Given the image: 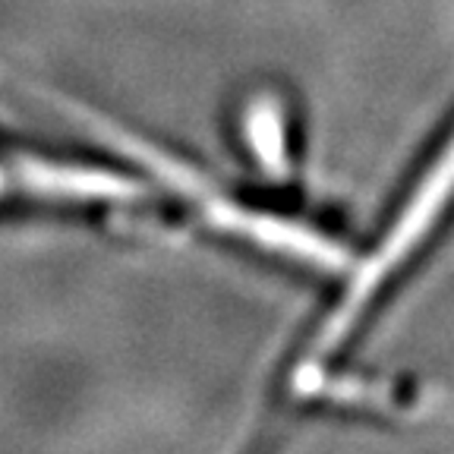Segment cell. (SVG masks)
Here are the masks:
<instances>
[{
  "instance_id": "obj_1",
  "label": "cell",
  "mask_w": 454,
  "mask_h": 454,
  "mask_svg": "<svg viewBox=\"0 0 454 454\" xmlns=\"http://www.w3.org/2000/svg\"><path fill=\"white\" fill-rule=\"evenodd\" d=\"M454 215V123L426 155L385 221L382 234L363 255H354L340 275V287L312 322L306 340L294 354L291 382L312 369H325L350 340L360 338L366 322L385 306V300L407 281L426 249L442 237Z\"/></svg>"
},
{
  "instance_id": "obj_2",
  "label": "cell",
  "mask_w": 454,
  "mask_h": 454,
  "mask_svg": "<svg viewBox=\"0 0 454 454\" xmlns=\"http://www.w3.org/2000/svg\"><path fill=\"white\" fill-rule=\"evenodd\" d=\"M231 136L237 155L259 180L291 184L303 164V127L291 95L278 85H255L231 111Z\"/></svg>"
}]
</instances>
